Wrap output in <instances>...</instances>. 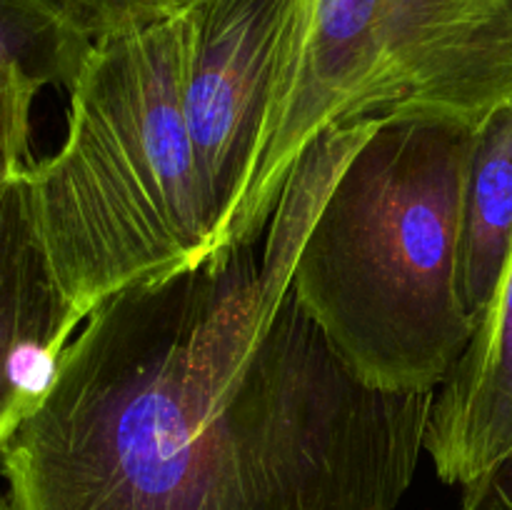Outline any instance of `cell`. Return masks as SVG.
<instances>
[{
	"instance_id": "obj_1",
	"label": "cell",
	"mask_w": 512,
	"mask_h": 510,
	"mask_svg": "<svg viewBox=\"0 0 512 510\" xmlns=\"http://www.w3.org/2000/svg\"><path fill=\"white\" fill-rule=\"evenodd\" d=\"M330 183L305 160L258 243L85 318L0 455L10 508H398L435 393L365 383L290 290Z\"/></svg>"
},
{
	"instance_id": "obj_2",
	"label": "cell",
	"mask_w": 512,
	"mask_h": 510,
	"mask_svg": "<svg viewBox=\"0 0 512 510\" xmlns=\"http://www.w3.org/2000/svg\"><path fill=\"white\" fill-rule=\"evenodd\" d=\"M473 128L445 113L375 120L295 255L298 303L380 390L435 393L475 333L458 290Z\"/></svg>"
},
{
	"instance_id": "obj_3",
	"label": "cell",
	"mask_w": 512,
	"mask_h": 510,
	"mask_svg": "<svg viewBox=\"0 0 512 510\" xmlns=\"http://www.w3.org/2000/svg\"><path fill=\"white\" fill-rule=\"evenodd\" d=\"M68 93L63 145L30 178L50 263L88 318L213 250L183 108L180 15L95 35Z\"/></svg>"
},
{
	"instance_id": "obj_4",
	"label": "cell",
	"mask_w": 512,
	"mask_h": 510,
	"mask_svg": "<svg viewBox=\"0 0 512 510\" xmlns=\"http://www.w3.org/2000/svg\"><path fill=\"white\" fill-rule=\"evenodd\" d=\"M512 100V0H315L298 80L223 248L258 243L305 150L398 113L478 125Z\"/></svg>"
},
{
	"instance_id": "obj_5",
	"label": "cell",
	"mask_w": 512,
	"mask_h": 510,
	"mask_svg": "<svg viewBox=\"0 0 512 510\" xmlns=\"http://www.w3.org/2000/svg\"><path fill=\"white\" fill-rule=\"evenodd\" d=\"M315 0H193L178 10L183 108L213 250L278 130L313 23Z\"/></svg>"
},
{
	"instance_id": "obj_6",
	"label": "cell",
	"mask_w": 512,
	"mask_h": 510,
	"mask_svg": "<svg viewBox=\"0 0 512 510\" xmlns=\"http://www.w3.org/2000/svg\"><path fill=\"white\" fill-rule=\"evenodd\" d=\"M30 165L0 183V455L45 398L85 323L50 263Z\"/></svg>"
},
{
	"instance_id": "obj_7",
	"label": "cell",
	"mask_w": 512,
	"mask_h": 510,
	"mask_svg": "<svg viewBox=\"0 0 512 510\" xmlns=\"http://www.w3.org/2000/svg\"><path fill=\"white\" fill-rule=\"evenodd\" d=\"M425 453L440 480L460 488L512 453V255L468 348L435 390Z\"/></svg>"
},
{
	"instance_id": "obj_8",
	"label": "cell",
	"mask_w": 512,
	"mask_h": 510,
	"mask_svg": "<svg viewBox=\"0 0 512 510\" xmlns=\"http://www.w3.org/2000/svg\"><path fill=\"white\" fill-rule=\"evenodd\" d=\"M512 255V100L473 128L458 238V290L478 328Z\"/></svg>"
},
{
	"instance_id": "obj_9",
	"label": "cell",
	"mask_w": 512,
	"mask_h": 510,
	"mask_svg": "<svg viewBox=\"0 0 512 510\" xmlns=\"http://www.w3.org/2000/svg\"><path fill=\"white\" fill-rule=\"evenodd\" d=\"M93 43L63 0H0V90H70Z\"/></svg>"
},
{
	"instance_id": "obj_10",
	"label": "cell",
	"mask_w": 512,
	"mask_h": 510,
	"mask_svg": "<svg viewBox=\"0 0 512 510\" xmlns=\"http://www.w3.org/2000/svg\"><path fill=\"white\" fill-rule=\"evenodd\" d=\"M35 88L0 90V183L33 163L30 158V113Z\"/></svg>"
},
{
	"instance_id": "obj_11",
	"label": "cell",
	"mask_w": 512,
	"mask_h": 510,
	"mask_svg": "<svg viewBox=\"0 0 512 510\" xmlns=\"http://www.w3.org/2000/svg\"><path fill=\"white\" fill-rule=\"evenodd\" d=\"M63 3L78 15L90 33L100 35L123 25L173 15L193 0H63Z\"/></svg>"
},
{
	"instance_id": "obj_12",
	"label": "cell",
	"mask_w": 512,
	"mask_h": 510,
	"mask_svg": "<svg viewBox=\"0 0 512 510\" xmlns=\"http://www.w3.org/2000/svg\"><path fill=\"white\" fill-rule=\"evenodd\" d=\"M460 510H512V453L483 478L465 485Z\"/></svg>"
},
{
	"instance_id": "obj_13",
	"label": "cell",
	"mask_w": 512,
	"mask_h": 510,
	"mask_svg": "<svg viewBox=\"0 0 512 510\" xmlns=\"http://www.w3.org/2000/svg\"><path fill=\"white\" fill-rule=\"evenodd\" d=\"M0 510H13L8 503V495H5L3 490H0Z\"/></svg>"
}]
</instances>
